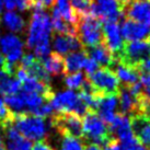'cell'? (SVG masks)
Masks as SVG:
<instances>
[{
    "mask_svg": "<svg viewBox=\"0 0 150 150\" xmlns=\"http://www.w3.org/2000/svg\"><path fill=\"white\" fill-rule=\"evenodd\" d=\"M52 23L50 16L43 10H34L28 28L26 47L34 50V55L43 60L50 54Z\"/></svg>",
    "mask_w": 150,
    "mask_h": 150,
    "instance_id": "1",
    "label": "cell"
},
{
    "mask_svg": "<svg viewBox=\"0 0 150 150\" xmlns=\"http://www.w3.org/2000/svg\"><path fill=\"white\" fill-rule=\"evenodd\" d=\"M13 126L22 136L30 142L44 140L48 134V126L42 117L31 114H13Z\"/></svg>",
    "mask_w": 150,
    "mask_h": 150,
    "instance_id": "2",
    "label": "cell"
},
{
    "mask_svg": "<svg viewBox=\"0 0 150 150\" xmlns=\"http://www.w3.org/2000/svg\"><path fill=\"white\" fill-rule=\"evenodd\" d=\"M113 136L108 132V127L93 111H88L82 120V138L91 144L104 146Z\"/></svg>",
    "mask_w": 150,
    "mask_h": 150,
    "instance_id": "3",
    "label": "cell"
},
{
    "mask_svg": "<svg viewBox=\"0 0 150 150\" xmlns=\"http://www.w3.org/2000/svg\"><path fill=\"white\" fill-rule=\"evenodd\" d=\"M77 38L80 41L83 50L96 46L103 43L102 22L91 16L79 18L77 24Z\"/></svg>",
    "mask_w": 150,
    "mask_h": 150,
    "instance_id": "4",
    "label": "cell"
},
{
    "mask_svg": "<svg viewBox=\"0 0 150 150\" xmlns=\"http://www.w3.org/2000/svg\"><path fill=\"white\" fill-rule=\"evenodd\" d=\"M50 104L56 113H75L79 116H83L89 111L80 100L78 93L72 90L54 93L50 98Z\"/></svg>",
    "mask_w": 150,
    "mask_h": 150,
    "instance_id": "5",
    "label": "cell"
},
{
    "mask_svg": "<svg viewBox=\"0 0 150 150\" xmlns=\"http://www.w3.org/2000/svg\"><path fill=\"white\" fill-rule=\"evenodd\" d=\"M150 56V45L147 41H135L126 42L122 48L121 53L116 56V60L123 65L132 68H136Z\"/></svg>",
    "mask_w": 150,
    "mask_h": 150,
    "instance_id": "6",
    "label": "cell"
},
{
    "mask_svg": "<svg viewBox=\"0 0 150 150\" xmlns=\"http://www.w3.org/2000/svg\"><path fill=\"white\" fill-rule=\"evenodd\" d=\"M93 89L99 94H118L120 91V81L115 72L106 67L100 69L87 77Z\"/></svg>",
    "mask_w": 150,
    "mask_h": 150,
    "instance_id": "7",
    "label": "cell"
},
{
    "mask_svg": "<svg viewBox=\"0 0 150 150\" xmlns=\"http://www.w3.org/2000/svg\"><path fill=\"white\" fill-rule=\"evenodd\" d=\"M50 125L59 135L82 137V120L75 113H55L52 115Z\"/></svg>",
    "mask_w": 150,
    "mask_h": 150,
    "instance_id": "8",
    "label": "cell"
},
{
    "mask_svg": "<svg viewBox=\"0 0 150 150\" xmlns=\"http://www.w3.org/2000/svg\"><path fill=\"white\" fill-rule=\"evenodd\" d=\"M0 48L6 62L18 65L23 56V42L16 34H6L0 38Z\"/></svg>",
    "mask_w": 150,
    "mask_h": 150,
    "instance_id": "9",
    "label": "cell"
},
{
    "mask_svg": "<svg viewBox=\"0 0 150 150\" xmlns=\"http://www.w3.org/2000/svg\"><path fill=\"white\" fill-rule=\"evenodd\" d=\"M103 29V44L108 50L112 53L114 58L121 53L122 48L124 46V40L121 34V29L117 23L114 22H108L102 25Z\"/></svg>",
    "mask_w": 150,
    "mask_h": 150,
    "instance_id": "10",
    "label": "cell"
},
{
    "mask_svg": "<svg viewBox=\"0 0 150 150\" xmlns=\"http://www.w3.org/2000/svg\"><path fill=\"white\" fill-rule=\"evenodd\" d=\"M108 132L113 137L116 138L122 144L135 138L132 124H130V118L129 116L121 113H117L113 122L108 125Z\"/></svg>",
    "mask_w": 150,
    "mask_h": 150,
    "instance_id": "11",
    "label": "cell"
},
{
    "mask_svg": "<svg viewBox=\"0 0 150 150\" xmlns=\"http://www.w3.org/2000/svg\"><path fill=\"white\" fill-rule=\"evenodd\" d=\"M124 18L150 26V0H133L124 8Z\"/></svg>",
    "mask_w": 150,
    "mask_h": 150,
    "instance_id": "12",
    "label": "cell"
},
{
    "mask_svg": "<svg viewBox=\"0 0 150 150\" xmlns=\"http://www.w3.org/2000/svg\"><path fill=\"white\" fill-rule=\"evenodd\" d=\"M4 135V146L7 150H32V142L25 139L13 126L12 121L1 125Z\"/></svg>",
    "mask_w": 150,
    "mask_h": 150,
    "instance_id": "13",
    "label": "cell"
},
{
    "mask_svg": "<svg viewBox=\"0 0 150 150\" xmlns=\"http://www.w3.org/2000/svg\"><path fill=\"white\" fill-rule=\"evenodd\" d=\"M121 34L126 42L145 41L150 35V26L124 18L122 20Z\"/></svg>",
    "mask_w": 150,
    "mask_h": 150,
    "instance_id": "14",
    "label": "cell"
},
{
    "mask_svg": "<svg viewBox=\"0 0 150 150\" xmlns=\"http://www.w3.org/2000/svg\"><path fill=\"white\" fill-rule=\"evenodd\" d=\"M118 106L117 94H103L98 101L96 113L106 125H110L116 115V108Z\"/></svg>",
    "mask_w": 150,
    "mask_h": 150,
    "instance_id": "15",
    "label": "cell"
},
{
    "mask_svg": "<svg viewBox=\"0 0 150 150\" xmlns=\"http://www.w3.org/2000/svg\"><path fill=\"white\" fill-rule=\"evenodd\" d=\"M53 47L55 53L60 56L68 55L69 53L84 50L83 46L81 45L80 41L77 36L72 35H65V34H53Z\"/></svg>",
    "mask_w": 150,
    "mask_h": 150,
    "instance_id": "16",
    "label": "cell"
},
{
    "mask_svg": "<svg viewBox=\"0 0 150 150\" xmlns=\"http://www.w3.org/2000/svg\"><path fill=\"white\" fill-rule=\"evenodd\" d=\"M84 52L87 53L88 57L93 59L96 63H98L99 66L101 65L102 67L113 69L114 65L116 64V59L114 58L112 53L108 50V47L103 43L90 47V48H87V50H84Z\"/></svg>",
    "mask_w": 150,
    "mask_h": 150,
    "instance_id": "17",
    "label": "cell"
},
{
    "mask_svg": "<svg viewBox=\"0 0 150 150\" xmlns=\"http://www.w3.org/2000/svg\"><path fill=\"white\" fill-rule=\"evenodd\" d=\"M112 70L115 72L118 81H121L123 86H125V87L136 83L139 80L140 72L136 68H132V67H128L126 65H123V64H121L117 60Z\"/></svg>",
    "mask_w": 150,
    "mask_h": 150,
    "instance_id": "18",
    "label": "cell"
},
{
    "mask_svg": "<svg viewBox=\"0 0 150 150\" xmlns=\"http://www.w3.org/2000/svg\"><path fill=\"white\" fill-rule=\"evenodd\" d=\"M88 58V55L84 50L74 52L68 54L64 58L65 62V75H71L80 71L83 68V65Z\"/></svg>",
    "mask_w": 150,
    "mask_h": 150,
    "instance_id": "19",
    "label": "cell"
},
{
    "mask_svg": "<svg viewBox=\"0 0 150 150\" xmlns=\"http://www.w3.org/2000/svg\"><path fill=\"white\" fill-rule=\"evenodd\" d=\"M42 62V65L44 69L48 75L52 76H62L65 75V62L64 57L58 55L57 53H50L46 58H44Z\"/></svg>",
    "mask_w": 150,
    "mask_h": 150,
    "instance_id": "20",
    "label": "cell"
},
{
    "mask_svg": "<svg viewBox=\"0 0 150 150\" xmlns=\"http://www.w3.org/2000/svg\"><path fill=\"white\" fill-rule=\"evenodd\" d=\"M22 83L13 76L0 70V96H12L21 90Z\"/></svg>",
    "mask_w": 150,
    "mask_h": 150,
    "instance_id": "21",
    "label": "cell"
},
{
    "mask_svg": "<svg viewBox=\"0 0 150 150\" xmlns=\"http://www.w3.org/2000/svg\"><path fill=\"white\" fill-rule=\"evenodd\" d=\"M4 23L6 28L13 33H22L26 26L24 19L13 11H7L4 13Z\"/></svg>",
    "mask_w": 150,
    "mask_h": 150,
    "instance_id": "22",
    "label": "cell"
},
{
    "mask_svg": "<svg viewBox=\"0 0 150 150\" xmlns=\"http://www.w3.org/2000/svg\"><path fill=\"white\" fill-rule=\"evenodd\" d=\"M55 7L59 11L64 21L72 26H77L78 22H79V17L76 14L74 9L71 8L69 0H57V4Z\"/></svg>",
    "mask_w": 150,
    "mask_h": 150,
    "instance_id": "23",
    "label": "cell"
},
{
    "mask_svg": "<svg viewBox=\"0 0 150 150\" xmlns=\"http://www.w3.org/2000/svg\"><path fill=\"white\" fill-rule=\"evenodd\" d=\"M6 105L11 111L12 114H24L25 113V104L22 99L21 94L18 92L17 94L7 96L4 99Z\"/></svg>",
    "mask_w": 150,
    "mask_h": 150,
    "instance_id": "24",
    "label": "cell"
},
{
    "mask_svg": "<svg viewBox=\"0 0 150 150\" xmlns=\"http://www.w3.org/2000/svg\"><path fill=\"white\" fill-rule=\"evenodd\" d=\"M58 150H84V145L79 138L68 135H60Z\"/></svg>",
    "mask_w": 150,
    "mask_h": 150,
    "instance_id": "25",
    "label": "cell"
},
{
    "mask_svg": "<svg viewBox=\"0 0 150 150\" xmlns=\"http://www.w3.org/2000/svg\"><path fill=\"white\" fill-rule=\"evenodd\" d=\"M86 81V76L82 71H78L76 74L66 76L65 78V84L69 88V90H80Z\"/></svg>",
    "mask_w": 150,
    "mask_h": 150,
    "instance_id": "26",
    "label": "cell"
},
{
    "mask_svg": "<svg viewBox=\"0 0 150 150\" xmlns=\"http://www.w3.org/2000/svg\"><path fill=\"white\" fill-rule=\"evenodd\" d=\"M92 2L93 0H69L71 8L74 9V11L79 18L89 16Z\"/></svg>",
    "mask_w": 150,
    "mask_h": 150,
    "instance_id": "27",
    "label": "cell"
},
{
    "mask_svg": "<svg viewBox=\"0 0 150 150\" xmlns=\"http://www.w3.org/2000/svg\"><path fill=\"white\" fill-rule=\"evenodd\" d=\"M13 120V114L6 105L4 100L0 96V126Z\"/></svg>",
    "mask_w": 150,
    "mask_h": 150,
    "instance_id": "28",
    "label": "cell"
},
{
    "mask_svg": "<svg viewBox=\"0 0 150 150\" xmlns=\"http://www.w3.org/2000/svg\"><path fill=\"white\" fill-rule=\"evenodd\" d=\"M31 2V9L33 10H45V9L54 8L57 0H30Z\"/></svg>",
    "mask_w": 150,
    "mask_h": 150,
    "instance_id": "29",
    "label": "cell"
},
{
    "mask_svg": "<svg viewBox=\"0 0 150 150\" xmlns=\"http://www.w3.org/2000/svg\"><path fill=\"white\" fill-rule=\"evenodd\" d=\"M121 150H149L148 148L142 145V142H138V139L136 137L129 140L127 142L122 144L121 142Z\"/></svg>",
    "mask_w": 150,
    "mask_h": 150,
    "instance_id": "30",
    "label": "cell"
},
{
    "mask_svg": "<svg viewBox=\"0 0 150 150\" xmlns=\"http://www.w3.org/2000/svg\"><path fill=\"white\" fill-rule=\"evenodd\" d=\"M83 68H84V70H86V75H87V77H88V76L94 74V72L99 69V65H98V63H96L92 58L88 57L87 60H86V63H84V65H83Z\"/></svg>",
    "mask_w": 150,
    "mask_h": 150,
    "instance_id": "31",
    "label": "cell"
},
{
    "mask_svg": "<svg viewBox=\"0 0 150 150\" xmlns=\"http://www.w3.org/2000/svg\"><path fill=\"white\" fill-rule=\"evenodd\" d=\"M103 147H104L103 150H121V142L116 138L112 137Z\"/></svg>",
    "mask_w": 150,
    "mask_h": 150,
    "instance_id": "32",
    "label": "cell"
},
{
    "mask_svg": "<svg viewBox=\"0 0 150 150\" xmlns=\"http://www.w3.org/2000/svg\"><path fill=\"white\" fill-rule=\"evenodd\" d=\"M32 150H54L53 147L50 146L46 140H41V142H36L32 146Z\"/></svg>",
    "mask_w": 150,
    "mask_h": 150,
    "instance_id": "33",
    "label": "cell"
},
{
    "mask_svg": "<svg viewBox=\"0 0 150 150\" xmlns=\"http://www.w3.org/2000/svg\"><path fill=\"white\" fill-rule=\"evenodd\" d=\"M139 72H149L150 74V56L147 59H145L142 63V65L138 67Z\"/></svg>",
    "mask_w": 150,
    "mask_h": 150,
    "instance_id": "34",
    "label": "cell"
},
{
    "mask_svg": "<svg viewBox=\"0 0 150 150\" xmlns=\"http://www.w3.org/2000/svg\"><path fill=\"white\" fill-rule=\"evenodd\" d=\"M4 4L6 9H8V11L17 9V0H4Z\"/></svg>",
    "mask_w": 150,
    "mask_h": 150,
    "instance_id": "35",
    "label": "cell"
},
{
    "mask_svg": "<svg viewBox=\"0 0 150 150\" xmlns=\"http://www.w3.org/2000/svg\"><path fill=\"white\" fill-rule=\"evenodd\" d=\"M84 150H103L102 149V147L99 146V145H96V144H90V145H88Z\"/></svg>",
    "mask_w": 150,
    "mask_h": 150,
    "instance_id": "36",
    "label": "cell"
},
{
    "mask_svg": "<svg viewBox=\"0 0 150 150\" xmlns=\"http://www.w3.org/2000/svg\"><path fill=\"white\" fill-rule=\"evenodd\" d=\"M4 64H6V59H4V55L0 53V70H2V69H4Z\"/></svg>",
    "mask_w": 150,
    "mask_h": 150,
    "instance_id": "37",
    "label": "cell"
},
{
    "mask_svg": "<svg viewBox=\"0 0 150 150\" xmlns=\"http://www.w3.org/2000/svg\"><path fill=\"white\" fill-rule=\"evenodd\" d=\"M115 1L118 2V4L123 8V10H124V8H125L126 4H127V0H115Z\"/></svg>",
    "mask_w": 150,
    "mask_h": 150,
    "instance_id": "38",
    "label": "cell"
},
{
    "mask_svg": "<svg viewBox=\"0 0 150 150\" xmlns=\"http://www.w3.org/2000/svg\"><path fill=\"white\" fill-rule=\"evenodd\" d=\"M2 7H4V0H0V12L2 11Z\"/></svg>",
    "mask_w": 150,
    "mask_h": 150,
    "instance_id": "39",
    "label": "cell"
},
{
    "mask_svg": "<svg viewBox=\"0 0 150 150\" xmlns=\"http://www.w3.org/2000/svg\"><path fill=\"white\" fill-rule=\"evenodd\" d=\"M147 40H148V41H147V42H148V44H149V45H150V35H149V38H147Z\"/></svg>",
    "mask_w": 150,
    "mask_h": 150,
    "instance_id": "40",
    "label": "cell"
}]
</instances>
